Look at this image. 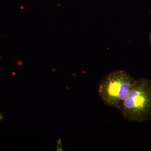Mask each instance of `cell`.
Masks as SVG:
<instances>
[{
	"mask_svg": "<svg viewBox=\"0 0 151 151\" xmlns=\"http://www.w3.org/2000/svg\"><path fill=\"white\" fill-rule=\"evenodd\" d=\"M3 117H3V116H2V115L0 114V120H1L2 119H3Z\"/></svg>",
	"mask_w": 151,
	"mask_h": 151,
	"instance_id": "cell-6",
	"label": "cell"
},
{
	"mask_svg": "<svg viewBox=\"0 0 151 151\" xmlns=\"http://www.w3.org/2000/svg\"><path fill=\"white\" fill-rule=\"evenodd\" d=\"M136 81L125 70H113L105 76L98 85L99 97L106 106L120 110L122 103Z\"/></svg>",
	"mask_w": 151,
	"mask_h": 151,
	"instance_id": "cell-2",
	"label": "cell"
},
{
	"mask_svg": "<svg viewBox=\"0 0 151 151\" xmlns=\"http://www.w3.org/2000/svg\"><path fill=\"white\" fill-rule=\"evenodd\" d=\"M58 145H62L61 142V139H59L57 141Z\"/></svg>",
	"mask_w": 151,
	"mask_h": 151,
	"instance_id": "cell-4",
	"label": "cell"
},
{
	"mask_svg": "<svg viewBox=\"0 0 151 151\" xmlns=\"http://www.w3.org/2000/svg\"><path fill=\"white\" fill-rule=\"evenodd\" d=\"M123 118L130 122L143 123L151 119V81L137 79L120 109Z\"/></svg>",
	"mask_w": 151,
	"mask_h": 151,
	"instance_id": "cell-1",
	"label": "cell"
},
{
	"mask_svg": "<svg viewBox=\"0 0 151 151\" xmlns=\"http://www.w3.org/2000/svg\"><path fill=\"white\" fill-rule=\"evenodd\" d=\"M149 40H150V44L151 46V31L150 33V36H149Z\"/></svg>",
	"mask_w": 151,
	"mask_h": 151,
	"instance_id": "cell-5",
	"label": "cell"
},
{
	"mask_svg": "<svg viewBox=\"0 0 151 151\" xmlns=\"http://www.w3.org/2000/svg\"><path fill=\"white\" fill-rule=\"evenodd\" d=\"M57 151H63V146L62 145H58L57 146Z\"/></svg>",
	"mask_w": 151,
	"mask_h": 151,
	"instance_id": "cell-3",
	"label": "cell"
}]
</instances>
